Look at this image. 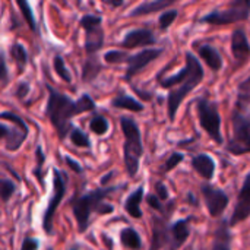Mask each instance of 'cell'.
Instances as JSON below:
<instances>
[{"label":"cell","instance_id":"83f0119b","mask_svg":"<svg viewBox=\"0 0 250 250\" xmlns=\"http://www.w3.org/2000/svg\"><path fill=\"white\" fill-rule=\"evenodd\" d=\"M89 129L95 135H105L108 132V122L103 116H95L89 123Z\"/></svg>","mask_w":250,"mask_h":250},{"label":"cell","instance_id":"52a82bcc","mask_svg":"<svg viewBox=\"0 0 250 250\" xmlns=\"http://www.w3.org/2000/svg\"><path fill=\"white\" fill-rule=\"evenodd\" d=\"M250 15V0H236L230 3L226 10H211L208 15L201 18V22L211 25H229L234 22L246 21Z\"/></svg>","mask_w":250,"mask_h":250},{"label":"cell","instance_id":"60d3db41","mask_svg":"<svg viewBox=\"0 0 250 250\" xmlns=\"http://www.w3.org/2000/svg\"><path fill=\"white\" fill-rule=\"evenodd\" d=\"M66 163L69 164V167L75 171V173H82V167L76 163V161H73L72 158H69V157H66Z\"/></svg>","mask_w":250,"mask_h":250},{"label":"cell","instance_id":"ac0fdd59","mask_svg":"<svg viewBox=\"0 0 250 250\" xmlns=\"http://www.w3.org/2000/svg\"><path fill=\"white\" fill-rule=\"evenodd\" d=\"M192 167L205 180H211L215 174V161L208 154H199L193 157Z\"/></svg>","mask_w":250,"mask_h":250},{"label":"cell","instance_id":"d6986e66","mask_svg":"<svg viewBox=\"0 0 250 250\" xmlns=\"http://www.w3.org/2000/svg\"><path fill=\"white\" fill-rule=\"evenodd\" d=\"M198 53H199V57L207 63V66L209 69H212L214 72L223 69L224 62H223L220 51L215 47H212L209 44H202L201 47H198Z\"/></svg>","mask_w":250,"mask_h":250},{"label":"cell","instance_id":"e575fe53","mask_svg":"<svg viewBox=\"0 0 250 250\" xmlns=\"http://www.w3.org/2000/svg\"><path fill=\"white\" fill-rule=\"evenodd\" d=\"M13 192H15V186H13V183H12V182H9V180H3V179H0V199L6 202V201L13 195Z\"/></svg>","mask_w":250,"mask_h":250},{"label":"cell","instance_id":"ee69618b","mask_svg":"<svg viewBox=\"0 0 250 250\" xmlns=\"http://www.w3.org/2000/svg\"><path fill=\"white\" fill-rule=\"evenodd\" d=\"M189 202H190V204H193V205H198V201L195 199V196H193L192 193H189Z\"/></svg>","mask_w":250,"mask_h":250},{"label":"cell","instance_id":"6da1fadb","mask_svg":"<svg viewBox=\"0 0 250 250\" xmlns=\"http://www.w3.org/2000/svg\"><path fill=\"white\" fill-rule=\"evenodd\" d=\"M205 73H204V67L199 59H196L190 51H188L186 66L179 73L168 76L160 82L161 88L170 89V94L167 98V111H168V117L171 122L176 120L177 110L180 104L183 103V100L202 82Z\"/></svg>","mask_w":250,"mask_h":250},{"label":"cell","instance_id":"2e32d148","mask_svg":"<svg viewBox=\"0 0 250 250\" xmlns=\"http://www.w3.org/2000/svg\"><path fill=\"white\" fill-rule=\"evenodd\" d=\"M231 53L239 64H243L250 57V42L242 28L236 29L231 35Z\"/></svg>","mask_w":250,"mask_h":250},{"label":"cell","instance_id":"f546056e","mask_svg":"<svg viewBox=\"0 0 250 250\" xmlns=\"http://www.w3.org/2000/svg\"><path fill=\"white\" fill-rule=\"evenodd\" d=\"M70 141L76 146H81V148H89L91 146V142H89L88 136L81 129H76V127H73L72 132H70Z\"/></svg>","mask_w":250,"mask_h":250},{"label":"cell","instance_id":"30bf717a","mask_svg":"<svg viewBox=\"0 0 250 250\" xmlns=\"http://www.w3.org/2000/svg\"><path fill=\"white\" fill-rule=\"evenodd\" d=\"M53 174H54V177H53V196L48 202V207L45 209L44 220H42V227H44L45 233H48V234L53 231V218H54L57 207L60 205V202L64 196V192H66L63 174L59 170H53Z\"/></svg>","mask_w":250,"mask_h":250},{"label":"cell","instance_id":"e0dca14e","mask_svg":"<svg viewBox=\"0 0 250 250\" xmlns=\"http://www.w3.org/2000/svg\"><path fill=\"white\" fill-rule=\"evenodd\" d=\"M170 242V226L160 217L152 218V240L149 250H161L168 246Z\"/></svg>","mask_w":250,"mask_h":250},{"label":"cell","instance_id":"4dcf8cb0","mask_svg":"<svg viewBox=\"0 0 250 250\" xmlns=\"http://www.w3.org/2000/svg\"><path fill=\"white\" fill-rule=\"evenodd\" d=\"M10 53H12V57L16 60L19 69L23 70V67H25V64H26V51H25L23 45L15 44V45L12 47V51H10Z\"/></svg>","mask_w":250,"mask_h":250},{"label":"cell","instance_id":"4fadbf2b","mask_svg":"<svg viewBox=\"0 0 250 250\" xmlns=\"http://www.w3.org/2000/svg\"><path fill=\"white\" fill-rule=\"evenodd\" d=\"M250 217V173L246 174L243 186L239 192L237 202L234 207V211L231 214V218L229 221L230 227L237 226L239 223H243L246 218Z\"/></svg>","mask_w":250,"mask_h":250},{"label":"cell","instance_id":"d4e9b609","mask_svg":"<svg viewBox=\"0 0 250 250\" xmlns=\"http://www.w3.org/2000/svg\"><path fill=\"white\" fill-rule=\"evenodd\" d=\"M177 16H179V10H177V9H167V10L163 12V13L160 15V18H158V28H160L161 31L168 29V28L173 25V22L177 19Z\"/></svg>","mask_w":250,"mask_h":250},{"label":"cell","instance_id":"7a4b0ae2","mask_svg":"<svg viewBox=\"0 0 250 250\" xmlns=\"http://www.w3.org/2000/svg\"><path fill=\"white\" fill-rule=\"evenodd\" d=\"M47 89L50 94H48L45 114L50 119V122L53 123L59 136L62 139H64L69 135V132H72V129H73L70 125V119L76 114L94 110L95 103L88 94H83L78 101H72L69 97L56 91L50 85L47 86Z\"/></svg>","mask_w":250,"mask_h":250},{"label":"cell","instance_id":"44dd1931","mask_svg":"<svg viewBox=\"0 0 250 250\" xmlns=\"http://www.w3.org/2000/svg\"><path fill=\"white\" fill-rule=\"evenodd\" d=\"M176 0H152V1H145L141 3L138 7H135L130 12V16L136 18V16H144V15H151L164 9H168L171 4H174Z\"/></svg>","mask_w":250,"mask_h":250},{"label":"cell","instance_id":"484cf974","mask_svg":"<svg viewBox=\"0 0 250 250\" xmlns=\"http://www.w3.org/2000/svg\"><path fill=\"white\" fill-rule=\"evenodd\" d=\"M100 69H101V66H100V63L97 62V59H95L94 56L89 57V59L86 60V63H85V67H83V81H85V82L92 81V79L100 73Z\"/></svg>","mask_w":250,"mask_h":250},{"label":"cell","instance_id":"f1b7e54d","mask_svg":"<svg viewBox=\"0 0 250 250\" xmlns=\"http://www.w3.org/2000/svg\"><path fill=\"white\" fill-rule=\"evenodd\" d=\"M250 103V76L246 78L237 88V104L243 105Z\"/></svg>","mask_w":250,"mask_h":250},{"label":"cell","instance_id":"f35d334b","mask_svg":"<svg viewBox=\"0 0 250 250\" xmlns=\"http://www.w3.org/2000/svg\"><path fill=\"white\" fill-rule=\"evenodd\" d=\"M37 249H38V242H37L35 239H31V237L23 239L21 250H37Z\"/></svg>","mask_w":250,"mask_h":250},{"label":"cell","instance_id":"d6a6232c","mask_svg":"<svg viewBox=\"0 0 250 250\" xmlns=\"http://www.w3.org/2000/svg\"><path fill=\"white\" fill-rule=\"evenodd\" d=\"M183 160H185V155H183L182 152H173V154L168 157V160L166 161V164H164V167L161 168V171H163V173H168V171L174 170Z\"/></svg>","mask_w":250,"mask_h":250},{"label":"cell","instance_id":"b9f144b4","mask_svg":"<svg viewBox=\"0 0 250 250\" xmlns=\"http://www.w3.org/2000/svg\"><path fill=\"white\" fill-rule=\"evenodd\" d=\"M105 3L113 6V7H119V6L123 4V0H105Z\"/></svg>","mask_w":250,"mask_h":250},{"label":"cell","instance_id":"8fae6325","mask_svg":"<svg viewBox=\"0 0 250 250\" xmlns=\"http://www.w3.org/2000/svg\"><path fill=\"white\" fill-rule=\"evenodd\" d=\"M201 192L204 195V201H205V205H207V209L209 212L211 217H220L227 205L230 204V198L229 195L223 190V189H218L209 183H204L201 186Z\"/></svg>","mask_w":250,"mask_h":250},{"label":"cell","instance_id":"1f68e13d","mask_svg":"<svg viewBox=\"0 0 250 250\" xmlns=\"http://www.w3.org/2000/svg\"><path fill=\"white\" fill-rule=\"evenodd\" d=\"M54 69H56V73L64 81V82H72V75L69 73L67 67L64 66V62L60 56H56L54 57Z\"/></svg>","mask_w":250,"mask_h":250},{"label":"cell","instance_id":"7bdbcfd3","mask_svg":"<svg viewBox=\"0 0 250 250\" xmlns=\"http://www.w3.org/2000/svg\"><path fill=\"white\" fill-rule=\"evenodd\" d=\"M26 91H28V85H26V83H23V85L19 88V91H18V95L22 98V97H25V95H26V94H25Z\"/></svg>","mask_w":250,"mask_h":250},{"label":"cell","instance_id":"cb8c5ba5","mask_svg":"<svg viewBox=\"0 0 250 250\" xmlns=\"http://www.w3.org/2000/svg\"><path fill=\"white\" fill-rule=\"evenodd\" d=\"M120 242L125 248L132 250H139L142 248V239L138 234V231L135 229H123L120 231Z\"/></svg>","mask_w":250,"mask_h":250},{"label":"cell","instance_id":"7402d4cb","mask_svg":"<svg viewBox=\"0 0 250 250\" xmlns=\"http://www.w3.org/2000/svg\"><path fill=\"white\" fill-rule=\"evenodd\" d=\"M144 201V186H139L136 190H133L126 202H125V211L132 217V218H142V211H141V204Z\"/></svg>","mask_w":250,"mask_h":250},{"label":"cell","instance_id":"8992f818","mask_svg":"<svg viewBox=\"0 0 250 250\" xmlns=\"http://www.w3.org/2000/svg\"><path fill=\"white\" fill-rule=\"evenodd\" d=\"M196 111L201 127L208 133V136L217 142L223 144L221 135V116L218 111V104L215 101H209L207 97H201L196 100Z\"/></svg>","mask_w":250,"mask_h":250},{"label":"cell","instance_id":"7c38bea8","mask_svg":"<svg viewBox=\"0 0 250 250\" xmlns=\"http://www.w3.org/2000/svg\"><path fill=\"white\" fill-rule=\"evenodd\" d=\"M163 53H164V48H145V50L130 56L127 60V69H126L125 79L130 81L142 69H145L148 64H151L154 60H157Z\"/></svg>","mask_w":250,"mask_h":250},{"label":"cell","instance_id":"277c9868","mask_svg":"<svg viewBox=\"0 0 250 250\" xmlns=\"http://www.w3.org/2000/svg\"><path fill=\"white\" fill-rule=\"evenodd\" d=\"M122 132L125 135V145H123V158L125 167L129 177H135L139 171V163L144 155V144L142 135L138 123L130 117L120 119Z\"/></svg>","mask_w":250,"mask_h":250},{"label":"cell","instance_id":"5b68a950","mask_svg":"<svg viewBox=\"0 0 250 250\" xmlns=\"http://www.w3.org/2000/svg\"><path fill=\"white\" fill-rule=\"evenodd\" d=\"M233 135L226 145V149L233 155H243L250 152V116L243 113L237 105L233 113Z\"/></svg>","mask_w":250,"mask_h":250},{"label":"cell","instance_id":"9c48e42d","mask_svg":"<svg viewBox=\"0 0 250 250\" xmlns=\"http://www.w3.org/2000/svg\"><path fill=\"white\" fill-rule=\"evenodd\" d=\"M103 19L97 15H85L81 19V26L85 29V50L88 54L94 56L104 44V31H103Z\"/></svg>","mask_w":250,"mask_h":250},{"label":"cell","instance_id":"5bb4252c","mask_svg":"<svg viewBox=\"0 0 250 250\" xmlns=\"http://www.w3.org/2000/svg\"><path fill=\"white\" fill-rule=\"evenodd\" d=\"M158 38L154 35V32L148 28H139V29H133L129 31L123 41H122V47L125 48H136V47H148V45H154L157 44Z\"/></svg>","mask_w":250,"mask_h":250},{"label":"cell","instance_id":"ab89813d","mask_svg":"<svg viewBox=\"0 0 250 250\" xmlns=\"http://www.w3.org/2000/svg\"><path fill=\"white\" fill-rule=\"evenodd\" d=\"M7 81V67H6V60L4 56L0 50V82Z\"/></svg>","mask_w":250,"mask_h":250},{"label":"cell","instance_id":"4316f807","mask_svg":"<svg viewBox=\"0 0 250 250\" xmlns=\"http://www.w3.org/2000/svg\"><path fill=\"white\" fill-rule=\"evenodd\" d=\"M129 54L126 51H120V50H111V51H107L104 54V60L107 63H111V64H119V63H127L129 60Z\"/></svg>","mask_w":250,"mask_h":250},{"label":"cell","instance_id":"ffe728a7","mask_svg":"<svg viewBox=\"0 0 250 250\" xmlns=\"http://www.w3.org/2000/svg\"><path fill=\"white\" fill-rule=\"evenodd\" d=\"M212 250H231V234L230 224L227 220H223L217 230L214 231V243Z\"/></svg>","mask_w":250,"mask_h":250},{"label":"cell","instance_id":"8d00e7d4","mask_svg":"<svg viewBox=\"0 0 250 250\" xmlns=\"http://www.w3.org/2000/svg\"><path fill=\"white\" fill-rule=\"evenodd\" d=\"M146 204H148L152 209H155V211H158V212H163L161 201H160L155 195H148V196H146Z\"/></svg>","mask_w":250,"mask_h":250},{"label":"cell","instance_id":"603a6c76","mask_svg":"<svg viewBox=\"0 0 250 250\" xmlns=\"http://www.w3.org/2000/svg\"><path fill=\"white\" fill-rule=\"evenodd\" d=\"M111 105L116 108H123V110H129V111H135V113H139L145 108V105L141 101H138L136 98H133L125 92H122L116 98H113Z\"/></svg>","mask_w":250,"mask_h":250},{"label":"cell","instance_id":"3957f363","mask_svg":"<svg viewBox=\"0 0 250 250\" xmlns=\"http://www.w3.org/2000/svg\"><path fill=\"white\" fill-rule=\"evenodd\" d=\"M117 188H100L85 196L76 198L72 204L73 208V214L75 218L78 221V227L79 231L83 233L88 226H89V217L94 211L100 212V214H111L114 211V207L110 204L104 202V198L107 195H110L111 192H114Z\"/></svg>","mask_w":250,"mask_h":250},{"label":"cell","instance_id":"9a60e30c","mask_svg":"<svg viewBox=\"0 0 250 250\" xmlns=\"http://www.w3.org/2000/svg\"><path fill=\"white\" fill-rule=\"evenodd\" d=\"M190 217L179 220L170 226V242L168 250H179L190 236Z\"/></svg>","mask_w":250,"mask_h":250},{"label":"cell","instance_id":"d590c367","mask_svg":"<svg viewBox=\"0 0 250 250\" xmlns=\"http://www.w3.org/2000/svg\"><path fill=\"white\" fill-rule=\"evenodd\" d=\"M155 190H157V198L160 201H167L168 199V189L166 188V185L163 182H157Z\"/></svg>","mask_w":250,"mask_h":250},{"label":"cell","instance_id":"836d02e7","mask_svg":"<svg viewBox=\"0 0 250 250\" xmlns=\"http://www.w3.org/2000/svg\"><path fill=\"white\" fill-rule=\"evenodd\" d=\"M18 6L21 7L22 15H23V18H25V21L28 22L29 28H31V29H35V19H34V15H32V10H31L29 4H28L26 1H23V0H19V1H18Z\"/></svg>","mask_w":250,"mask_h":250},{"label":"cell","instance_id":"74e56055","mask_svg":"<svg viewBox=\"0 0 250 250\" xmlns=\"http://www.w3.org/2000/svg\"><path fill=\"white\" fill-rule=\"evenodd\" d=\"M37 164H38V167H37V170H35V174H37V177L41 180V167H42V163H44V160H45V157H44V154H42V151H41V148L38 146L37 148Z\"/></svg>","mask_w":250,"mask_h":250},{"label":"cell","instance_id":"ba28073f","mask_svg":"<svg viewBox=\"0 0 250 250\" xmlns=\"http://www.w3.org/2000/svg\"><path fill=\"white\" fill-rule=\"evenodd\" d=\"M0 119H4L13 125L12 127L0 125V138H6V149L7 151H16L23 144L25 138L28 136V126L22 117H19L10 111L1 113Z\"/></svg>","mask_w":250,"mask_h":250}]
</instances>
